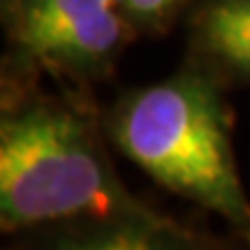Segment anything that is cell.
<instances>
[{"label": "cell", "mask_w": 250, "mask_h": 250, "mask_svg": "<svg viewBox=\"0 0 250 250\" xmlns=\"http://www.w3.org/2000/svg\"><path fill=\"white\" fill-rule=\"evenodd\" d=\"M102 109L86 90H44L2 81L0 229L14 236L42 225L158 213L125 186L111 160Z\"/></svg>", "instance_id": "obj_1"}, {"label": "cell", "mask_w": 250, "mask_h": 250, "mask_svg": "<svg viewBox=\"0 0 250 250\" xmlns=\"http://www.w3.org/2000/svg\"><path fill=\"white\" fill-rule=\"evenodd\" d=\"M227 86L186 61L160 81L118 93L102 109L111 148L171 195L218 215L250 250V195L234 151Z\"/></svg>", "instance_id": "obj_2"}, {"label": "cell", "mask_w": 250, "mask_h": 250, "mask_svg": "<svg viewBox=\"0 0 250 250\" xmlns=\"http://www.w3.org/2000/svg\"><path fill=\"white\" fill-rule=\"evenodd\" d=\"M2 19V81L49 74L86 93L114 74L127 44L139 37L116 0H12Z\"/></svg>", "instance_id": "obj_3"}, {"label": "cell", "mask_w": 250, "mask_h": 250, "mask_svg": "<svg viewBox=\"0 0 250 250\" xmlns=\"http://www.w3.org/2000/svg\"><path fill=\"white\" fill-rule=\"evenodd\" d=\"M5 250H248L232 232L183 223L174 215L132 213L74 218L9 236Z\"/></svg>", "instance_id": "obj_4"}, {"label": "cell", "mask_w": 250, "mask_h": 250, "mask_svg": "<svg viewBox=\"0 0 250 250\" xmlns=\"http://www.w3.org/2000/svg\"><path fill=\"white\" fill-rule=\"evenodd\" d=\"M188 61L227 88L250 86V0H197L186 12Z\"/></svg>", "instance_id": "obj_5"}, {"label": "cell", "mask_w": 250, "mask_h": 250, "mask_svg": "<svg viewBox=\"0 0 250 250\" xmlns=\"http://www.w3.org/2000/svg\"><path fill=\"white\" fill-rule=\"evenodd\" d=\"M137 35H162L190 9L192 0H116Z\"/></svg>", "instance_id": "obj_6"}, {"label": "cell", "mask_w": 250, "mask_h": 250, "mask_svg": "<svg viewBox=\"0 0 250 250\" xmlns=\"http://www.w3.org/2000/svg\"><path fill=\"white\" fill-rule=\"evenodd\" d=\"M9 2H12V0H0V5H2V9H5V7H7V5H9Z\"/></svg>", "instance_id": "obj_7"}]
</instances>
